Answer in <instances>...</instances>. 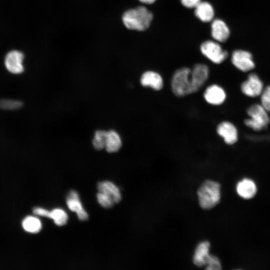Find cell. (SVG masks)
<instances>
[{"label": "cell", "instance_id": "cell-21", "mask_svg": "<svg viewBox=\"0 0 270 270\" xmlns=\"http://www.w3.org/2000/svg\"><path fill=\"white\" fill-rule=\"evenodd\" d=\"M50 218L57 226H62L66 224L68 216L64 210L57 208L50 211Z\"/></svg>", "mask_w": 270, "mask_h": 270}, {"label": "cell", "instance_id": "cell-14", "mask_svg": "<svg viewBox=\"0 0 270 270\" xmlns=\"http://www.w3.org/2000/svg\"><path fill=\"white\" fill-rule=\"evenodd\" d=\"M210 244L208 241H202L196 246L193 256V262L198 266H205L210 256Z\"/></svg>", "mask_w": 270, "mask_h": 270}, {"label": "cell", "instance_id": "cell-10", "mask_svg": "<svg viewBox=\"0 0 270 270\" xmlns=\"http://www.w3.org/2000/svg\"><path fill=\"white\" fill-rule=\"evenodd\" d=\"M216 131L228 144H234L238 140V129L235 125L230 122L224 121L220 123L217 127Z\"/></svg>", "mask_w": 270, "mask_h": 270}, {"label": "cell", "instance_id": "cell-4", "mask_svg": "<svg viewBox=\"0 0 270 270\" xmlns=\"http://www.w3.org/2000/svg\"><path fill=\"white\" fill-rule=\"evenodd\" d=\"M190 71L189 68L184 67L177 70L174 74L171 86L175 95L182 96L192 94Z\"/></svg>", "mask_w": 270, "mask_h": 270}, {"label": "cell", "instance_id": "cell-19", "mask_svg": "<svg viewBox=\"0 0 270 270\" xmlns=\"http://www.w3.org/2000/svg\"><path fill=\"white\" fill-rule=\"evenodd\" d=\"M122 146L119 134L114 130L107 131L105 149L110 153L118 152Z\"/></svg>", "mask_w": 270, "mask_h": 270}, {"label": "cell", "instance_id": "cell-16", "mask_svg": "<svg viewBox=\"0 0 270 270\" xmlns=\"http://www.w3.org/2000/svg\"><path fill=\"white\" fill-rule=\"evenodd\" d=\"M236 190L241 198L250 199L255 196L257 188L253 180L246 178L242 179L237 184Z\"/></svg>", "mask_w": 270, "mask_h": 270}, {"label": "cell", "instance_id": "cell-25", "mask_svg": "<svg viewBox=\"0 0 270 270\" xmlns=\"http://www.w3.org/2000/svg\"><path fill=\"white\" fill-rule=\"evenodd\" d=\"M96 198L100 204L104 208H110L115 204L112 198L102 192H98L96 194Z\"/></svg>", "mask_w": 270, "mask_h": 270}, {"label": "cell", "instance_id": "cell-6", "mask_svg": "<svg viewBox=\"0 0 270 270\" xmlns=\"http://www.w3.org/2000/svg\"><path fill=\"white\" fill-rule=\"evenodd\" d=\"M264 88L262 81L254 73L250 74L246 80L240 85L242 93L246 96L252 98L260 96Z\"/></svg>", "mask_w": 270, "mask_h": 270}, {"label": "cell", "instance_id": "cell-28", "mask_svg": "<svg viewBox=\"0 0 270 270\" xmlns=\"http://www.w3.org/2000/svg\"><path fill=\"white\" fill-rule=\"evenodd\" d=\"M182 5L188 8H195L201 0H180Z\"/></svg>", "mask_w": 270, "mask_h": 270}, {"label": "cell", "instance_id": "cell-13", "mask_svg": "<svg viewBox=\"0 0 270 270\" xmlns=\"http://www.w3.org/2000/svg\"><path fill=\"white\" fill-rule=\"evenodd\" d=\"M230 30L222 20L215 19L211 24V34L212 38L218 42H224L230 36Z\"/></svg>", "mask_w": 270, "mask_h": 270}, {"label": "cell", "instance_id": "cell-18", "mask_svg": "<svg viewBox=\"0 0 270 270\" xmlns=\"http://www.w3.org/2000/svg\"><path fill=\"white\" fill-rule=\"evenodd\" d=\"M98 192L104 194L112 198L115 203H118L122 199V196L118 187L114 183L104 181L98 184Z\"/></svg>", "mask_w": 270, "mask_h": 270}, {"label": "cell", "instance_id": "cell-7", "mask_svg": "<svg viewBox=\"0 0 270 270\" xmlns=\"http://www.w3.org/2000/svg\"><path fill=\"white\" fill-rule=\"evenodd\" d=\"M232 62L236 68L243 72H249L255 66L252 54L246 50L234 51L232 56Z\"/></svg>", "mask_w": 270, "mask_h": 270}, {"label": "cell", "instance_id": "cell-11", "mask_svg": "<svg viewBox=\"0 0 270 270\" xmlns=\"http://www.w3.org/2000/svg\"><path fill=\"white\" fill-rule=\"evenodd\" d=\"M204 98L208 104L218 106L226 100V95L224 88L218 85L212 84L206 88L204 92Z\"/></svg>", "mask_w": 270, "mask_h": 270}, {"label": "cell", "instance_id": "cell-22", "mask_svg": "<svg viewBox=\"0 0 270 270\" xmlns=\"http://www.w3.org/2000/svg\"><path fill=\"white\" fill-rule=\"evenodd\" d=\"M106 132H107L104 130H98L95 132L92 142L96 150L105 148Z\"/></svg>", "mask_w": 270, "mask_h": 270}, {"label": "cell", "instance_id": "cell-2", "mask_svg": "<svg viewBox=\"0 0 270 270\" xmlns=\"http://www.w3.org/2000/svg\"><path fill=\"white\" fill-rule=\"evenodd\" d=\"M197 194L200 207L206 210L210 209L220 200V186L216 182L206 180L199 187Z\"/></svg>", "mask_w": 270, "mask_h": 270}, {"label": "cell", "instance_id": "cell-12", "mask_svg": "<svg viewBox=\"0 0 270 270\" xmlns=\"http://www.w3.org/2000/svg\"><path fill=\"white\" fill-rule=\"evenodd\" d=\"M66 204L70 210L76 213L80 220H86L88 219V214L84 208L78 194L75 190L70 192L66 198Z\"/></svg>", "mask_w": 270, "mask_h": 270}, {"label": "cell", "instance_id": "cell-17", "mask_svg": "<svg viewBox=\"0 0 270 270\" xmlns=\"http://www.w3.org/2000/svg\"><path fill=\"white\" fill-rule=\"evenodd\" d=\"M194 14L204 22H212L214 16L212 5L207 2H200L194 8Z\"/></svg>", "mask_w": 270, "mask_h": 270}, {"label": "cell", "instance_id": "cell-15", "mask_svg": "<svg viewBox=\"0 0 270 270\" xmlns=\"http://www.w3.org/2000/svg\"><path fill=\"white\" fill-rule=\"evenodd\" d=\"M140 82L142 86L150 87L155 90H160L163 86L162 77L154 71H146L143 73Z\"/></svg>", "mask_w": 270, "mask_h": 270}, {"label": "cell", "instance_id": "cell-29", "mask_svg": "<svg viewBox=\"0 0 270 270\" xmlns=\"http://www.w3.org/2000/svg\"><path fill=\"white\" fill-rule=\"evenodd\" d=\"M156 0H139L140 2H141L146 4H154Z\"/></svg>", "mask_w": 270, "mask_h": 270}, {"label": "cell", "instance_id": "cell-8", "mask_svg": "<svg viewBox=\"0 0 270 270\" xmlns=\"http://www.w3.org/2000/svg\"><path fill=\"white\" fill-rule=\"evenodd\" d=\"M208 75L209 69L206 65L198 64L193 67L190 71L192 93L198 91L203 86Z\"/></svg>", "mask_w": 270, "mask_h": 270}, {"label": "cell", "instance_id": "cell-5", "mask_svg": "<svg viewBox=\"0 0 270 270\" xmlns=\"http://www.w3.org/2000/svg\"><path fill=\"white\" fill-rule=\"evenodd\" d=\"M200 50L204 56L216 64L222 62L228 56V52L216 41L204 42L200 46Z\"/></svg>", "mask_w": 270, "mask_h": 270}, {"label": "cell", "instance_id": "cell-26", "mask_svg": "<svg viewBox=\"0 0 270 270\" xmlns=\"http://www.w3.org/2000/svg\"><path fill=\"white\" fill-rule=\"evenodd\" d=\"M205 267L206 269L208 270H220L222 269V264L218 257L210 254L207 260Z\"/></svg>", "mask_w": 270, "mask_h": 270}, {"label": "cell", "instance_id": "cell-24", "mask_svg": "<svg viewBox=\"0 0 270 270\" xmlns=\"http://www.w3.org/2000/svg\"><path fill=\"white\" fill-rule=\"evenodd\" d=\"M260 104L270 112V84L264 88L260 96Z\"/></svg>", "mask_w": 270, "mask_h": 270}, {"label": "cell", "instance_id": "cell-3", "mask_svg": "<svg viewBox=\"0 0 270 270\" xmlns=\"http://www.w3.org/2000/svg\"><path fill=\"white\" fill-rule=\"evenodd\" d=\"M248 116L244 120V124L256 131L266 128L270 122L269 112L260 104L250 106L246 110Z\"/></svg>", "mask_w": 270, "mask_h": 270}, {"label": "cell", "instance_id": "cell-20", "mask_svg": "<svg viewBox=\"0 0 270 270\" xmlns=\"http://www.w3.org/2000/svg\"><path fill=\"white\" fill-rule=\"evenodd\" d=\"M22 226L25 231L32 234H36L41 230L42 224L38 218L29 216H26L22 220Z\"/></svg>", "mask_w": 270, "mask_h": 270}, {"label": "cell", "instance_id": "cell-9", "mask_svg": "<svg viewBox=\"0 0 270 270\" xmlns=\"http://www.w3.org/2000/svg\"><path fill=\"white\" fill-rule=\"evenodd\" d=\"M24 54L20 51L12 50L9 52L4 58L6 70L13 74H20L24 70Z\"/></svg>", "mask_w": 270, "mask_h": 270}, {"label": "cell", "instance_id": "cell-27", "mask_svg": "<svg viewBox=\"0 0 270 270\" xmlns=\"http://www.w3.org/2000/svg\"><path fill=\"white\" fill-rule=\"evenodd\" d=\"M32 212L36 215L50 218V212L44 208H34Z\"/></svg>", "mask_w": 270, "mask_h": 270}, {"label": "cell", "instance_id": "cell-1", "mask_svg": "<svg viewBox=\"0 0 270 270\" xmlns=\"http://www.w3.org/2000/svg\"><path fill=\"white\" fill-rule=\"evenodd\" d=\"M153 17L150 10L141 6L126 11L122 15V20L127 28L142 32L150 27Z\"/></svg>", "mask_w": 270, "mask_h": 270}, {"label": "cell", "instance_id": "cell-23", "mask_svg": "<svg viewBox=\"0 0 270 270\" xmlns=\"http://www.w3.org/2000/svg\"><path fill=\"white\" fill-rule=\"evenodd\" d=\"M21 102L8 99H3L0 100V108L6 110H14L22 106Z\"/></svg>", "mask_w": 270, "mask_h": 270}]
</instances>
